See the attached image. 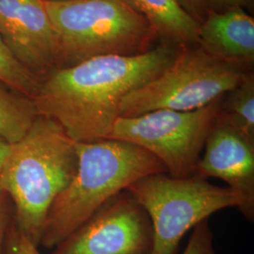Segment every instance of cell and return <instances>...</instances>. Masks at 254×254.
Segmentation results:
<instances>
[{"instance_id": "1", "label": "cell", "mask_w": 254, "mask_h": 254, "mask_svg": "<svg viewBox=\"0 0 254 254\" xmlns=\"http://www.w3.org/2000/svg\"><path fill=\"white\" fill-rule=\"evenodd\" d=\"M180 48L163 43L143 54L100 56L55 69L32 97L38 115L53 119L77 143L109 138L124 97L161 73Z\"/></svg>"}, {"instance_id": "2", "label": "cell", "mask_w": 254, "mask_h": 254, "mask_svg": "<svg viewBox=\"0 0 254 254\" xmlns=\"http://www.w3.org/2000/svg\"><path fill=\"white\" fill-rule=\"evenodd\" d=\"M77 166L76 142L59 123L42 115L9 146L0 190L13 203L12 222L38 247L48 212L73 180Z\"/></svg>"}, {"instance_id": "3", "label": "cell", "mask_w": 254, "mask_h": 254, "mask_svg": "<svg viewBox=\"0 0 254 254\" xmlns=\"http://www.w3.org/2000/svg\"><path fill=\"white\" fill-rule=\"evenodd\" d=\"M78 166L72 182L48 212L40 246L54 249L121 191L155 173L163 164L139 146L111 138L77 143Z\"/></svg>"}, {"instance_id": "4", "label": "cell", "mask_w": 254, "mask_h": 254, "mask_svg": "<svg viewBox=\"0 0 254 254\" xmlns=\"http://www.w3.org/2000/svg\"><path fill=\"white\" fill-rule=\"evenodd\" d=\"M58 42V68L100 56H135L159 39L124 0L45 1Z\"/></svg>"}, {"instance_id": "5", "label": "cell", "mask_w": 254, "mask_h": 254, "mask_svg": "<svg viewBox=\"0 0 254 254\" xmlns=\"http://www.w3.org/2000/svg\"><path fill=\"white\" fill-rule=\"evenodd\" d=\"M249 72L241 65L209 55L199 46L181 47L161 73L124 97L120 117H134L157 109H202L236 88Z\"/></svg>"}, {"instance_id": "6", "label": "cell", "mask_w": 254, "mask_h": 254, "mask_svg": "<svg viewBox=\"0 0 254 254\" xmlns=\"http://www.w3.org/2000/svg\"><path fill=\"white\" fill-rule=\"evenodd\" d=\"M127 190L152 221V254H178L182 238L190 230L220 210L240 205L239 196L228 187L212 185L196 175L173 178L155 173L133 183Z\"/></svg>"}, {"instance_id": "7", "label": "cell", "mask_w": 254, "mask_h": 254, "mask_svg": "<svg viewBox=\"0 0 254 254\" xmlns=\"http://www.w3.org/2000/svg\"><path fill=\"white\" fill-rule=\"evenodd\" d=\"M220 99L192 111L157 109L134 117H119L109 138L144 149L173 178L190 177L200 160Z\"/></svg>"}, {"instance_id": "8", "label": "cell", "mask_w": 254, "mask_h": 254, "mask_svg": "<svg viewBox=\"0 0 254 254\" xmlns=\"http://www.w3.org/2000/svg\"><path fill=\"white\" fill-rule=\"evenodd\" d=\"M153 249L150 217L125 190L56 246L52 254H152Z\"/></svg>"}, {"instance_id": "9", "label": "cell", "mask_w": 254, "mask_h": 254, "mask_svg": "<svg viewBox=\"0 0 254 254\" xmlns=\"http://www.w3.org/2000/svg\"><path fill=\"white\" fill-rule=\"evenodd\" d=\"M0 38L41 81L58 68V42L44 0H0Z\"/></svg>"}, {"instance_id": "10", "label": "cell", "mask_w": 254, "mask_h": 254, "mask_svg": "<svg viewBox=\"0 0 254 254\" xmlns=\"http://www.w3.org/2000/svg\"><path fill=\"white\" fill-rule=\"evenodd\" d=\"M194 175L225 182L240 198L238 210L242 216L254 222V141L219 117L218 113Z\"/></svg>"}, {"instance_id": "11", "label": "cell", "mask_w": 254, "mask_h": 254, "mask_svg": "<svg viewBox=\"0 0 254 254\" xmlns=\"http://www.w3.org/2000/svg\"><path fill=\"white\" fill-rule=\"evenodd\" d=\"M198 46L213 57L250 69L254 62V17L241 7L209 11L200 25Z\"/></svg>"}, {"instance_id": "12", "label": "cell", "mask_w": 254, "mask_h": 254, "mask_svg": "<svg viewBox=\"0 0 254 254\" xmlns=\"http://www.w3.org/2000/svg\"><path fill=\"white\" fill-rule=\"evenodd\" d=\"M148 21L163 43L198 46L200 25L188 14L177 0H124Z\"/></svg>"}, {"instance_id": "13", "label": "cell", "mask_w": 254, "mask_h": 254, "mask_svg": "<svg viewBox=\"0 0 254 254\" xmlns=\"http://www.w3.org/2000/svg\"><path fill=\"white\" fill-rule=\"evenodd\" d=\"M38 116L33 100L0 82V136L9 143L26 135Z\"/></svg>"}, {"instance_id": "14", "label": "cell", "mask_w": 254, "mask_h": 254, "mask_svg": "<svg viewBox=\"0 0 254 254\" xmlns=\"http://www.w3.org/2000/svg\"><path fill=\"white\" fill-rule=\"evenodd\" d=\"M218 115L254 141V74L246 73L236 88L219 102Z\"/></svg>"}, {"instance_id": "15", "label": "cell", "mask_w": 254, "mask_h": 254, "mask_svg": "<svg viewBox=\"0 0 254 254\" xmlns=\"http://www.w3.org/2000/svg\"><path fill=\"white\" fill-rule=\"evenodd\" d=\"M0 82L32 99L41 80L19 64L0 38Z\"/></svg>"}, {"instance_id": "16", "label": "cell", "mask_w": 254, "mask_h": 254, "mask_svg": "<svg viewBox=\"0 0 254 254\" xmlns=\"http://www.w3.org/2000/svg\"><path fill=\"white\" fill-rule=\"evenodd\" d=\"M183 254H217L214 248V235L208 219L201 221L193 228Z\"/></svg>"}, {"instance_id": "17", "label": "cell", "mask_w": 254, "mask_h": 254, "mask_svg": "<svg viewBox=\"0 0 254 254\" xmlns=\"http://www.w3.org/2000/svg\"><path fill=\"white\" fill-rule=\"evenodd\" d=\"M4 254H43L39 251V247L32 243L27 236L21 233L14 223H9L6 240Z\"/></svg>"}, {"instance_id": "18", "label": "cell", "mask_w": 254, "mask_h": 254, "mask_svg": "<svg viewBox=\"0 0 254 254\" xmlns=\"http://www.w3.org/2000/svg\"><path fill=\"white\" fill-rule=\"evenodd\" d=\"M184 10L190 14L199 25H201L209 14L205 0H177Z\"/></svg>"}, {"instance_id": "19", "label": "cell", "mask_w": 254, "mask_h": 254, "mask_svg": "<svg viewBox=\"0 0 254 254\" xmlns=\"http://www.w3.org/2000/svg\"><path fill=\"white\" fill-rule=\"evenodd\" d=\"M5 197L6 195L4 193L0 195V254H4L6 236L12 218V214L9 212V204Z\"/></svg>"}, {"instance_id": "20", "label": "cell", "mask_w": 254, "mask_h": 254, "mask_svg": "<svg viewBox=\"0 0 254 254\" xmlns=\"http://www.w3.org/2000/svg\"><path fill=\"white\" fill-rule=\"evenodd\" d=\"M210 11L221 12L233 8H253L254 1L253 0H205Z\"/></svg>"}, {"instance_id": "21", "label": "cell", "mask_w": 254, "mask_h": 254, "mask_svg": "<svg viewBox=\"0 0 254 254\" xmlns=\"http://www.w3.org/2000/svg\"><path fill=\"white\" fill-rule=\"evenodd\" d=\"M9 146H10V143H9L5 138L0 136V173H1L4 162H5V159L9 154ZM1 194H2V191L0 190V195Z\"/></svg>"}, {"instance_id": "22", "label": "cell", "mask_w": 254, "mask_h": 254, "mask_svg": "<svg viewBox=\"0 0 254 254\" xmlns=\"http://www.w3.org/2000/svg\"><path fill=\"white\" fill-rule=\"evenodd\" d=\"M44 1H61V0H44Z\"/></svg>"}, {"instance_id": "23", "label": "cell", "mask_w": 254, "mask_h": 254, "mask_svg": "<svg viewBox=\"0 0 254 254\" xmlns=\"http://www.w3.org/2000/svg\"><path fill=\"white\" fill-rule=\"evenodd\" d=\"M253 1H254V0H253Z\"/></svg>"}]
</instances>
